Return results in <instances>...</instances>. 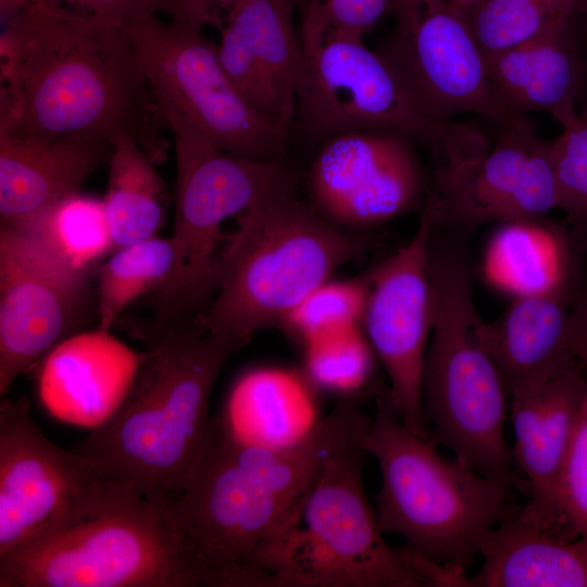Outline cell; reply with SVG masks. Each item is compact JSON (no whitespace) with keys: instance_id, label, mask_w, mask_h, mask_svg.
<instances>
[{"instance_id":"ab89813d","label":"cell","mask_w":587,"mask_h":587,"mask_svg":"<svg viewBox=\"0 0 587 587\" xmlns=\"http://www.w3.org/2000/svg\"><path fill=\"white\" fill-rule=\"evenodd\" d=\"M583 100H587V92H586V95H585V97H584V99H583Z\"/></svg>"},{"instance_id":"ba28073f","label":"cell","mask_w":587,"mask_h":587,"mask_svg":"<svg viewBox=\"0 0 587 587\" xmlns=\"http://www.w3.org/2000/svg\"><path fill=\"white\" fill-rule=\"evenodd\" d=\"M497 126L490 141L478 125L451 122L421 211L434 227L470 235L559 209L551 140L525 115Z\"/></svg>"},{"instance_id":"30bf717a","label":"cell","mask_w":587,"mask_h":587,"mask_svg":"<svg viewBox=\"0 0 587 587\" xmlns=\"http://www.w3.org/2000/svg\"><path fill=\"white\" fill-rule=\"evenodd\" d=\"M365 450L333 458L307 491L276 587H427L412 552L391 547L363 482Z\"/></svg>"},{"instance_id":"4316f807","label":"cell","mask_w":587,"mask_h":587,"mask_svg":"<svg viewBox=\"0 0 587 587\" xmlns=\"http://www.w3.org/2000/svg\"><path fill=\"white\" fill-rule=\"evenodd\" d=\"M111 145L103 201L116 249L155 236L168 193L155 163L134 140L121 137Z\"/></svg>"},{"instance_id":"74e56055","label":"cell","mask_w":587,"mask_h":587,"mask_svg":"<svg viewBox=\"0 0 587 587\" xmlns=\"http://www.w3.org/2000/svg\"><path fill=\"white\" fill-rule=\"evenodd\" d=\"M409 1H414V0H392L389 11L392 8H395L396 5H398V4L409 2ZM438 1H441V2L452 7L454 9H458V10H460L462 12L463 10H465L466 8H469L470 5H472L473 3H475L478 0H438Z\"/></svg>"},{"instance_id":"277c9868","label":"cell","mask_w":587,"mask_h":587,"mask_svg":"<svg viewBox=\"0 0 587 587\" xmlns=\"http://www.w3.org/2000/svg\"><path fill=\"white\" fill-rule=\"evenodd\" d=\"M282 185L238 216L218 265L216 289L195 322L242 347L258 332L283 327L296 307L364 250Z\"/></svg>"},{"instance_id":"9c48e42d","label":"cell","mask_w":587,"mask_h":587,"mask_svg":"<svg viewBox=\"0 0 587 587\" xmlns=\"http://www.w3.org/2000/svg\"><path fill=\"white\" fill-rule=\"evenodd\" d=\"M176 157L175 270L154 292V325L197 315L218 279L222 225L241 215L275 188L296 182L284 161H263L220 150L185 134H173Z\"/></svg>"},{"instance_id":"d590c367","label":"cell","mask_w":587,"mask_h":587,"mask_svg":"<svg viewBox=\"0 0 587 587\" xmlns=\"http://www.w3.org/2000/svg\"><path fill=\"white\" fill-rule=\"evenodd\" d=\"M74 5L126 28H133L160 12H170L173 0H47Z\"/></svg>"},{"instance_id":"52a82bcc","label":"cell","mask_w":587,"mask_h":587,"mask_svg":"<svg viewBox=\"0 0 587 587\" xmlns=\"http://www.w3.org/2000/svg\"><path fill=\"white\" fill-rule=\"evenodd\" d=\"M165 498L204 587H274L303 500L262 487L232 454L221 417L211 419L200 457Z\"/></svg>"},{"instance_id":"7c38bea8","label":"cell","mask_w":587,"mask_h":587,"mask_svg":"<svg viewBox=\"0 0 587 587\" xmlns=\"http://www.w3.org/2000/svg\"><path fill=\"white\" fill-rule=\"evenodd\" d=\"M292 126L311 142L360 129L402 133L435 157L449 122L423 114L396 73L364 39L329 36L303 46Z\"/></svg>"},{"instance_id":"e0dca14e","label":"cell","mask_w":587,"mask_h":587,"mask_svg":"<svg viewBox=\"0 0 587 587\" xmlns=\"http://www.w3.org/2000/svg\"><path fill=\"white\" fill-rule=\"evenodd\" d=\"M89 274L0 226V396L62 342L90 309Z\"/></svg>"},{"instance_id":"ffe728a7","label":"cell","mask_w":587,"mask_h":587,"mask_svg":"<svg viewBox=\"0 0 587 587\" xmlns=\"http://www.w3.org/2000/svg\"><path fill=\"white\" fill-rule=\"evenodd\" d=\"M587 371L574 370L509 396L514 432L513 461L529 503L519 514L546 529H559V479L579 409Z\"/></svg>"},{"instance_id":"2e32d148","label":"cell","mask_w":587,"mask_h":587,"mask_svg":"<svg viewBox=\"0 0 587 587\" xmlns=\"http://www.w3.org/2000/svg\"><path fill=\"white\" fill-rule=\"evenodd\" d=\"M430 218L421 213L413 237L366 273L369 292L361 328L389 380L402 424L427 437L422 414V373L432 334Z\"/></svg>"},{"instance_id":"603a6c76","label":"cell","mask_w":587,"mask_h":587,"mask_svg":"<svg viewBox=\"0 0 587 587\" xmlns=\"http://www.w3.org/2000/svg\"><path fill=\"white\" fill-rule=\"evenodd\" d=\"M371 421L360 394L341 397L326 416L295 440L280 445L241 438L223 424L227 446L238 463L270 492L301 502L333 458L363 448Z\"/></svg>"},{"instance_id":"f1b7e54d","label":"cell","mask_w":587,"mask_h":587,"mask_svg":"<svg viewBox=\"0 0 587 587\" xmlns=\"http://www.w3.org/2000/svg\"><path fill=\"white\" fill-rule=\"evenodd\" d=\"M175 264L176 250L171 237L152 236L116 248L98 271L99 328L110 330L129 304L161 289L172 276Z\"/></svg>"},{"instance_id":"44dd1931","label":"cell","mask_w":587,"mask_h":587,"mask_svg":"<svg viewBox=\"0 0 587 587\" xmlns=\"http://www.w3.org/2000/svg\"><path fill=\"white\" fill-rule=\"evenodd\" d=\"M104 138L35 139L0 130L1 225L21 228L80 186L109 160Z\"/></svg>"},{"instance_id":"f35d334b","label":"cell","mask_w":587,"mask_h":587,"mask_svg":"<svg viewBox=\"0 0 587 587\" xmlns=\"http://www.w3.org/2000/svg\"><path fill=\"white\" fill-rule=\"evenodd\" d=\"M578 13L585 15L587 20V0H578Z\"/></svg>"},{"instance_id":"f546056e","label":"cell","mask_w":587,"mask_h":587,"mask_svg":"<svg viewBox=\"0 0 587 587\" xmlns=\"http://www.w3.org/2000/svg\"><path fill=\"white\" fill-rule=\"evenodd\" d=\"M578 0H478L462 11L485 58L573 21Z\"/></svg>"},{"instance_id":"83f0119b","label":"cell","mask_w":587,"mask_h":587,"mask_svg":"<svg viewBox=\"0 0 587 587\" xmlns=\"http://www.w3.org/2000/svg\"><path fill=\"white\" fill-rule=\"evenodd\" d=\"M15 229L54 260L79 273H90L98 260L115 249L103 199L79 191Z\"/></svg>"},{"instance_id":"484cf974","label":"cell","mask_w":587,"mask_h":587,"mask_svg":"<svg viewBox=\"0 0 587 587\" xmlns=\"http://www.w3.org/2000/svg\"><path fill=\"white\" fill-rule=\"evenodd\" d=\"M143 355L133 352L109 330L74 334L45 358L41 392L52 404L116 408Z\"/></svg>"},{"instance_id":"e575fe53","label":"cell","mask_w":587,"mask_h":587,"mask_svg":"<svg viewBox=\"0 0 587 587\" xmlns=\"http://www.w3.org/2000/svg\"><path fill=\"white\" fill-rule=\"evenodd\" d=\"M558 498L562 530L587 542V396L563 461Z\"/></svg>"},{"instance_id":"d4e9b609","label":"cell","mask_w":587,"mask_h":587,"mask_svg":"<svg viewBox=\"0 0 587 587\" xmlns=\"http://www.w3.org/2000/svg\"><path fill=\"white\" fill-rule=\"evenodd\" d=\"M483 563L459 587H587V542L520 514L486 536Z\"/></svg>"},{"instance_id":"5b68a950","label":"cell","mask_w":587,"mask_h":587,"mask_svg":"<svg viewBox=\"0 0 587 587\" xmlns=\"http://www.w3.org/2000/svg\"><path fill=\"white\" fill-rule=\"evenodd\" d=\"M434 296L432 334L422 373L427 438L478 474L520 486L504 425L509 395L478 337L469 246L435 245L429 251Z\"/></svg>"},{"instance_id":"9a60e30c","label":"cell","mask_w":587,"mask_h":587,"mask_svg":"<svg viewBox=\"0 0 587 587\" xmlns=\"http://www.w3.org/2000/svg\"><path fill=\"white\" fill-rule=\"evenodd\" d=\"M409 136L360 129L319 142L305 185L310 204L340 228L379 226L422 211L429 176Z\"/></svg>"},{"instance_id":"4fadbf2b","label":"cell","mask_w":587,"mask_h":587,"mask_svg":"<svg viewBox=\"0 0 587 587\" xmlns=\"http://www.w3.org/2000/svg\"><path fill=\"white\" fill-rule=\"evenodd\" d=\"M75 448L50 441L28 400L0 402V554L87 513L120 487Z\"/></svg>"},{"instance_id":"3957f363","label":"cell","mask_w":587,"mask_h":587,"mask_svg":"<svg viewBox=\"0 0 587 587\" xmlns=\"http://www.w3.org/2000/svg\"><path fill=\"white\" fill-rule=\"evenodd\" d=\"M375 407L363 449L380 469L379 528L441 567L446 587H459L490 530L522 509L512 495L516 486L440 455L433 441L402 424L388 388L376 389Z\"/></svg>"},{"instance_id":"d6a6232c","label":"cell","mask_w":587,"mask_h":587,"mask_svg":"<svg viewBox=\"0 0 587 587\" xmlns=\"http://www.w3.org/2000/svg\"><path fill=\"white\" fill-rule=\"evenodd\" d=\"M559 209L565 224L587 248V100L579 118L551 139Z\"/></svg>"},{"instance_id":"1f68e13d","label":"cell","mask_w":587,"mask_h":587,"mask_svg":"<svg viewBox=\"0 0 587 587\" xmlns=\"http://www.w3.org/2000/svg\"><path fill=\"white\" fill-rule=\"evenodd\" d=\"M367 292L366 274L344 280L329 278L296 307L282 328L303 345L317 337L361 327Z\"/></svg>"},{"instance_id":"8d00e7d4","label":"cell","mask_w":587,"mask_h":587,"mask_svg":"<svg viewBox=\"0 0 587 587\" xmlns=\"http://www.w3.org/2000/svg\"><path fill=\"white\" fill-rule=\"evenodd\" d=\"M239 0H173L168 14L172 21L187 24L202 29L211 24L218 28L223 24L220 16L222 11L226 13Z\"/></svg>"},{"instance_id":"7402d4cb","label":"cell","mask_w":587,"mask_h":587,"mask_svg":"<svg viewBox=\"0 0 587 587\" xmlns=\"http://www.w3.org/2000/svg\"><path fill=\"white\" fill-rule=\"evenodd\" d=\"M572 22L486 58L492 89L511 113L546 112L562 127L579 118L577 103L587 92V65Z\"/></svg>"},{"instance_id":"8992f818","label":"cell","mask_w":587,"mask_h":587,"mask_svg":"<svg viewBox=\"0 0 587 587\" xmlns=\"http://www.w3.org/2000/svg\"><path fill=\"white\" fill-rule=\"evenodd\" d=\"M0 587H204L164 497L122 486L0 554Z\"/></svg>"},{"instance_id":"836d02e7","label":"cell","mask_w":587,"mask_h":587,"mask_svg":"<svg viewBox=\"0 0 587 587\" xmlns=\"http://www.w3.org/2000/svg\"><path fill=\"white\" fill-rule=\"evenodd\" d=\"M392 0H305L300 34L302 45H310L329 36L364 39Z\"/></svg>"},{"instance_id":"8fae6325","label":"cell","mask_w":587,"mask_h":587,"mask_svg":"<svg viewBox=\"0 0 587 587\" xmlns=\"http://www.w3.org/2000/svg\"><path fill=\"white\" fill-rule=\"evenodd\" d=\"M130 32L154 103L173 134L243 158L284 159L288 136L245 99L202 29L153 16Z\"/></svg>"},{"instance_id":"7a4b0ae2","label":"cell","mask_w":587,"mask_h":587,"mask_svg":"<svg viewBox=\"0 0 587 587\" xmlns=\"http://www.w3.org/2000/svg\"><path fill=\"white\" fill-rule=\"evenodd\" d=\"M151 341L124 398L75 449L109 477L167 497L202 452L212 388L240 347L193 319L153 332Z\"/></svg>"},{"instance_id":"4dcf8cb0","label":"cell","mask_w":587,"mask_h":587,"mask_svg":"<svg viewBox=\"0 0 587 587\" xmlns=\"http://www.w3.org/2000/svg\"><path fill=\"white\" fill-rule=\"evenodd\" d=\"M309 383L341 397L359 395L372 379L377 359L361 327L303 344Z\"/></svg>"},{"instance_id":"ac0fdd59","label":"cell","mask_w":587,"mask_h":587,"mask_svg":"<svg viewBox=\"0 0 587 587\" xmlns=\"http://www.w3.org/2000/svg\"><path fill=\"white\" fill-rule=\"evenodd\" d=\"M508 395L574 370L587 371V272L544 296L513 299L478 325Z\"/></svg>"},{"instance_id":"5bb4252c","label":"cell","mask_w":587,"mask_h":587,"mask_svg":"<svg viewBox=\"0 0 587 587\" xmlns=\"http://www.w3.org/2000/svg\"><path fill=\"white\" fill-rule=\"evenodd\" d=\"M390 12L396 25L376 50L423 114L447 122L470 113L496 125L524 116L498 99L486 58L460 10L438 0H414Z\"/></svg>"},{"instance_id":"cb8c5ba5","label":"cell","mask_w":587,"mask_h":587,"mask_svg":"<svg viewBox=\"0 0 587 587\" xmlns=\"http://www.w3.org/2000/svg\"><path fill=\"white\" fill-rule=\"evenodd\" d=\"M583 241L565 224L546 217L498 224L484 249L480 272L513 299L555 292L585 272Z\"/></svg>"},{"instance_id":"6da1fadb","label":"cell","mask_w":587,"mask_h":587,"mask_svg":"<svg viewBox=\"0 0 587 587\" xmlns=\"http://www.w3.org/2000/svg\"><path fill=\"white\" fill-rule=\"evenodd\" d=\"M0 130L54 139L127 137L154 163L166 127L129 28L47 0H3Z\"/></svg>"},{"instance_id":"d6986e66","label":"cell","mask_w":587,"mask_h":587,"mask_svg":"<svg viewBox=\"0 0 587 587\" xmlns=\"http://www.w3.org/2000/svg\"><path fill=\"white\" fill-rule=\"evenodd\" d=\"M298 0H239L225 15L221 62L240 93L289 135L304 51L295 21Z\"/></svg>"}]
</instances>
